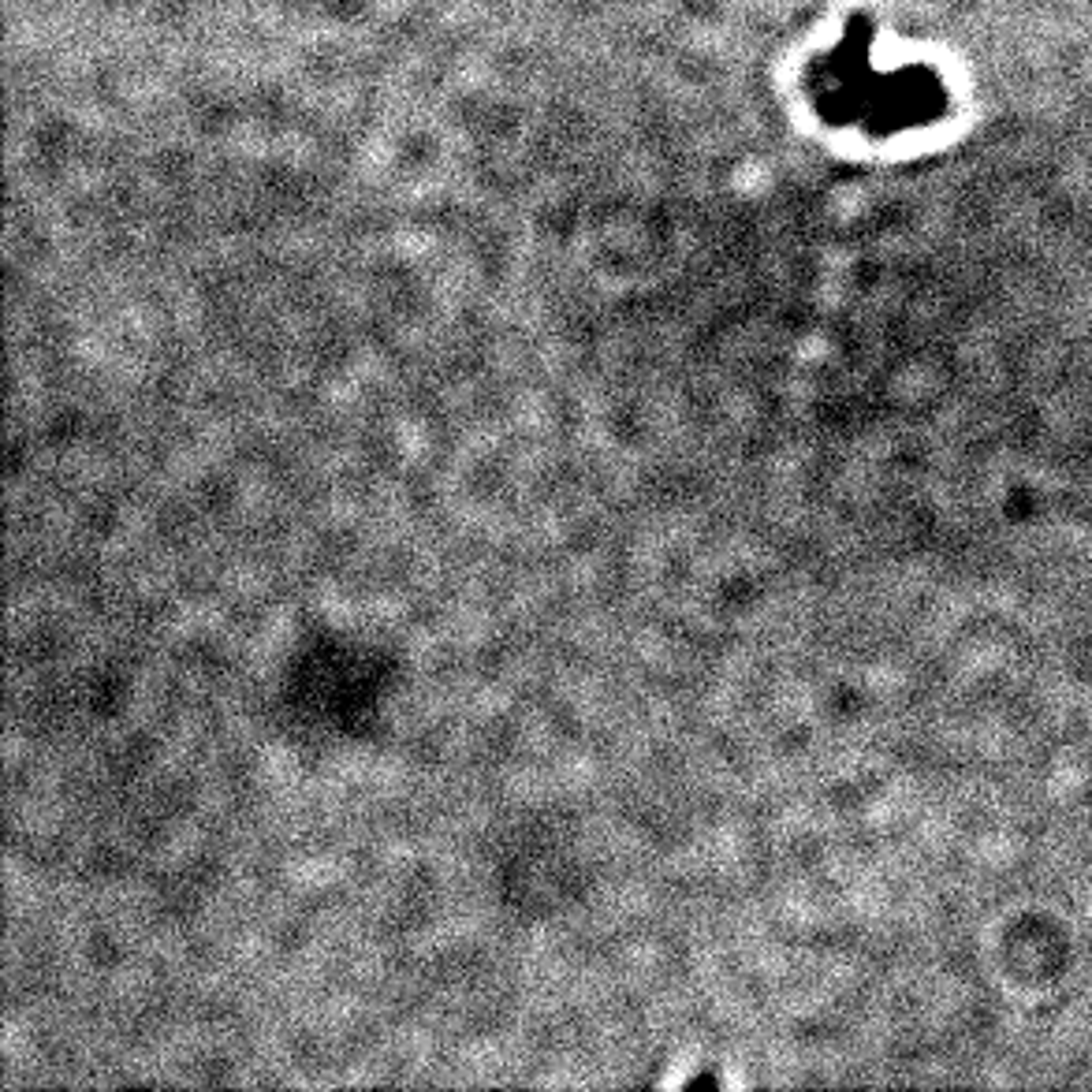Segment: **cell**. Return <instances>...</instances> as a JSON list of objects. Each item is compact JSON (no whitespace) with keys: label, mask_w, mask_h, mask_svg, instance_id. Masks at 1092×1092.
<instances>
[{"label":"cell","mask_w":1092,"mask_h":1092,"mask_svg":"<svg viewBox=\"0 0 1092 1092\" xmlns=\"http://www.w3.org/2000/svg\"><path fill=\"white\" fill-rule=\"evenodd\" d=\"M403 664L362 622H299L269 660V705L306 753H365L392 727Z\"/></svg>","instance_id":"cell-1"}]
</instances>
